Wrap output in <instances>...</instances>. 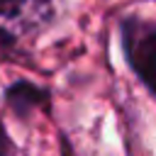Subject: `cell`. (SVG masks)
<instances>
[{
	"label": "cell",
	"mask_w": 156,
	"mask_h": 156,
	"mask_svg": "<svg viewBox=\"0 0 156 156\" xmlns=\"http://www.w3.org/2000/svg\"><path fill=\"white\" fill-rule=\"evenodd\" d=\"M119 37L129 68L156 95V20L132 15L122 20Z\"/></svg>",
	"instance_id": "6da1fadb"
},
{
	"label": "cell",
	"mask_w": 156,
	"mask_h": 156,
	"mask_svg": "<svg viewBox=\"0 0 156 156\" xmlns=\"http://www.w3.org/2000/svg\"><path fill=\"white\" fill-rule=\"evenodd\" d=\"M10 154H12V141H10V136L0 122V156H10Z\"/></svg>",
	"instance_id": "3957f363"
},
{
	"label": "cell",
	"mask_w": 156,
	"mask_h": 156,
	"mask_svg": "<svg viewBox=\"0 0 156 156\" xmlns=\"http://www.w3.org/2000/svg\"><path fill=\"white\" fill-rule=\"evenodd\" d=\"M54 17V0H0V46H20Z\"/></svg>",
	"instance_id": "7a4b0ae2"
}]
</instances>
